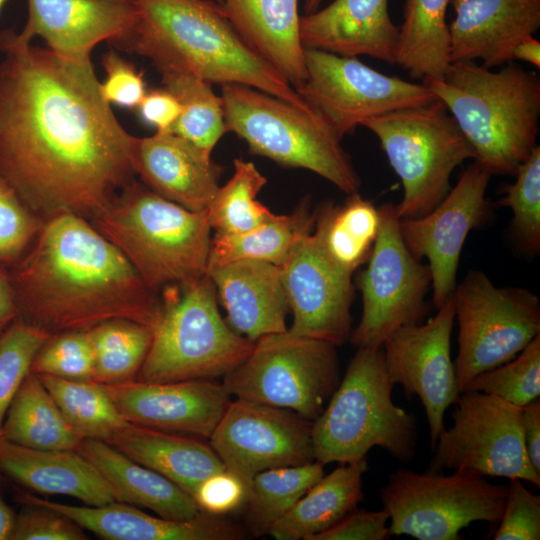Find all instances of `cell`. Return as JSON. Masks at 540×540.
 <instances>
[{
  "mask_svg": "<svg viewBox=\"0 0 540 540\" xmlns=\"http://www.w3.org/2000/svg\"><path fill=\"white\" fill-rule=\"evenodd\" d=\"M450 61L481 60L486 68L513 61L515 46L540 28V0H451Z\"/></svg>",
  "mask_w": 540,
  "mask_h": 540,
  "instance_id": "obj_22",
  "label": "cell"
},
{
  "mask_svg": "<svg viewBox=\"0 0 540 540\" xmlns=\"http://www.w3.org/2000/svg\"><path fill=\"white\" fill-rule=\"evenodd\" d=\"M107 443L171 480L191 496L201 481L225 469L210 444L181 433L128 422Z\"/></svg>",
  "mask_w": 540,
  "mask_h": 540,
  "instance_id": "obj_30",
  "label": "cell"
},
{
  "mask_svg": "<svg viewBox=\"0 0 540 540\" xmlns=\"http://www.w3.org/2000/svg\"><path fill=\"white\" fill-rule=\"evenodd\" d=\"M516 180L504 188L498 201L512 211V235L519 247L529 254L540 251V147L537 145L518 168Z\"/></svg>",
  "mask_w": 540,
  "mask_h": 540,
  "instance_id": "obj_42",
  "label": "cell"
},
{
  "mask_svg": "<svg viewBox=\"0 0 540 540\" xmlns=\"http://www.w3.org/2000/svg\"><path fill=\"white\" fill-rule=\"evenodd\" d=\"M450 1L405 0L395 63L412 78L441 79L451 64L446 20Z\"/></svg>",
  "mask_w": 540,
  "mask_h": 540,
  "instance_id": "obj_32",
  "label": "cell"
},
{
  "mask_svg": "<svg viewBox=\"0 0 540 540\" xmlns=\"http://www.w3.org/2000/svg\"><path fill=\"white\" fill-rule=\"evenodd\" d=\"M214 1H216L217 3H219L220 0H214Z\"/></svg>",
  "mask_w": 540,
  "mask_h": 540,
  "instance_id": "obj_58",
  "label": "cell"
},
{
  "mask_svg": "<svg viewBox=\"0 0 540 540\" xmlns=\"http://www.w3.org/2000/svg\"><path fill=\"white\" fill-rule=\"evenodd\" d=\"M507 490L471 473L398 469L380 489V499L391 535L458 540L459 532L472 522L500 521Z\"/></svg>",
  "mask_w": 540,
  "mask_h": 540,
  "instance_id": "obj_11",
  "label": "cell"
},
{
  "mask_svg": "<svg viewBox=\"0 0 540 540\" xmlns=\"http://www.w3.org/2000/svg\"><path fill=\"white\" fill-rule=\"evenodd\" d=\"M221 99L226 131L251 153L312 171L348 195L358 192L361 180L342 139L315 110L240 84L222 85Z\"/></svg>",
  "mask_w": 540,
  "mask_h": 540,
  "instance_id": "obj_7",
  "label": "cell"
},
{
  "mask_svg": "<svg viewBox=\"0 0 540 540\" xmlns=\"http://www.w3.org/2000/svg\"><path fill=\"white\" fill-rule=\"evenodd\" d=\"M8 270L18 317L50 334L89 330L112 319L150 328L163 301L89 220L61 214L43 221Z\"/></svg>",
  "mask_w": 540,
  "mask_h": 540,
  "instance_id": "obj_2",
  "label": "cell"
},
{
  "mask_svg": "<svg viewBox=\"0 0 540 540\" xmlns=\"http://www.w3.org/2000/svg\"><path fill=\"white\" fill-rule=\"evenodd\" d=\"M368 469L366 457L356 462L339 464L312 485L273 524L268 535L276 540H312L328 530L356 510L363 500L362 480Z\"/></svg>",
  "mask_w": 540,
  "mask_h": 540,
  "instance_id": "obj_31",
  "label": "cell"
},
{
  "mask_svg": "<svg viewBox=\"0 0 540 540\" xmlns=\"http://www.w3.org/2000/svg\"><path fill=\"white\" fill-rule=\"evenodd\" d=\"M523 407L540 395V334L514 359L475 376L463 389Z\"/></svg>",
  "mask_w": 540,
  "mask_h": 540,
  "instance_id": "obj_41",
  "label": "cell"
},
{
  "mask_svg": "<svg viewBox=\"0 0 540 540\" xmlns=\"http://www.w3.org/2000/svg\"><path fill=\"white\" fill-rule=\"evenodd\" d=\"M378 139L403 186L399 219L429 213L450 191L454 169L474 159L472 147L439 99L364 121Z\"/></svg>",
  "mask_w": 540,
  "mask_h": 540,
  "instance_id": "obj_9",
  "label": "cell"
},
{
  "mask_svg": "<svg viewBox=\"0 0 540 540\" xmlns=\"http://www.w3.org/2000/svg\"><path fill=\"white\" fill-rule=\"evenodd\" d=\"M0 480H2V476L0 475Z\"/></svg>",
  "mask_w": 540,
  "mask_h": 540,
  "instance_id": "obj_59",
  "label": "cell"
},
{
  "mask_svg": "<svg viewBox=\"0 0 540 540\" xmlns=\"http://www.w3.org/2000/svg\"><path fill=\"white\" fill-rule=\"evenodd\" d=\"M377 239L356 284L362 294L360 322L349 336L357 348L381 347L400 327L417 324L427 313L425 296L431 288L428 264L407 248L396 206L379 207Z\"/></svg>",
  "mask_w": 540,
  "mask_h": 540,
  "instance_id": "obj_15",
  "label": "cell"
},
{
  "mask_svg": "<svg viewBox=\"0 0 540 540\" xmlns=\"http://www.w3.org/2000/svg\"><path fill=\"white\" fill-rule=\"evenodd\" d=\"M51 334L20 317L0 333V431L7 410Z\"/></svg>",
  "mask_w": 540,
  "mask_h": 540,
  "instance_id": "obj_43",
  "label": "cell"
},
{
  "mask_svg": "<svg viewBox=\"0 0 540 540\" xmlns=\"http://www.w3.org/2000/svg\"><path fill=\"white\" fill-rule=\"evenodd\" d=\"M0 472L34 492L64 495L87 506L117 501L99 472L75 450H38L0 437Z\"/></svg>",
  "mask_w": 540,
  "mask_h": 540,
  "instance_id": "obj_27",
  "label": "cell"
},
{
  "mask_svg": "<svg viewBox=\"0 0 540 540\" xmlns=\"http://www.w3.org/2000/svg\"><path fill=\"white\" fill-rule=\"evenodd\" d=\"M442 101L492 175L515 176L537 146L540 78L514 61L498 71L475 61L451 63L441 79L423 82Z\"/></svg>",
  "mask_w": 540,
  "mask_h": 540,
  "instance_id": "obj_4",
  "label": "cell"
},
{
  "mask_svg": "<svg viewBox=\"0 0 540 540\" xmlns=\"http://www.w3.org/2000/svg\"><path fill=\"white\" fill-rule=\"evenodd\" d=\"M491 175L475 161L429 213L399 219L402 238L418 259L427 258L432 303L439 309L456 287L460 255L469 232L487 218L486 190Z\"/></svg>",
  "mask_w": 540,
  "mask_h": 540,
  "instance_id": "obj_18",
  "label": "cell"
},
{
  "mask_svg": "<svg viewBox=\"0 0 540 540\" xmlns=\"http://www.w3.org/2000/svg\"><path fill=\"white\" fill-rule=\"evenodd\" d=\"M27 4V20L18 38L23 42L41 38L50 51L77 62L91 61L98 44H111L136 19L130 0H27Z\"/></svg>",
  "mask_w": 540,
  "mask_h": 540,
  "instance_id": "obj_21",
  "label": "cell"
},
{
  "mask_svg": "<svg viewBox=\"0 0 540 540\" xmlns=\"http://www.w3.org/2000/svg\"><path fill=\"white\" fill-rule=\"evenodd\" d=\"M126 421L209 438L232 401L222 383L194 379L101 384Z\"/></svg>",
  "mask_w": 540,
  "mask_h": 540,
  "instance_id": "obj_20",
  "label": "cell"
},
{
  "mask_svg": "<svg viewBox=\"0 0 540 540\" xmlns=\"http://www.w3.org/2000/svg\"><path fill=\"white\" fill-rule=\"evenodd\" d=\"M16 514L11 540H86L83 528L52 509L26 504Z\"/></svg>",
  "mask_w": 540,
  "mask_h": 540,
  "instance_id": "obj_48",
  "label": "cell"
},
{
  "mask_svg": "<svg viewBox=\"0 0 540 540\" xmlns=\"http://www.w3.org/2000/svg\"><path fill=\"white\" fill-rule=\"evenodd\" d=\"M37 376L81 439L107 442L128 423L101 384L49 375Z\"/></svg>",
  "mask_w": 540,
  "mask_h": 540,
  "instance_id": "obj_37",
  "label": "cell"
},
{
  "mask_svg": "<svg viewBox=\"0 0 540 540\" xmlns=\"http://www.w3.org/2000/svg\"><path fill=\"white\" fill-rule=\"evenodd\" d=\"M312 423L288 409L235 398L209 444L225 469L250 483L264 470L315 461Z\"/></svg>",
  "mask_w": 540,
  "mask_h": 540,
  "instance_id": "obj_16",
  "label": "cell"
},
{
  "mask_svg": "<svg viewBox=\"0 0 540 540\" xmlns=\"http://www.w3.org/2000/svg\"><path fill=\"white\" fill-rule=\"evenodd\" d=\"M379 226V208L357 192L350 194L343 205L330 201L320 205L313 232L329 260L352 277L367 262Z\"/></svg>",
  "mask_w": 540,
  "mask_h": 540,
  "instance_id": "obj_33",
  "label": "cell"
},
{
  "mask_svg": "<svg viewBox=\"0 0 540 540\" xmlns=\"http://www.w3.org/2000/svg\"><path fill=\"white\" fill-rule=\"evenodd\" d=\"M300 40L304 48L395 64L398 26L388 0H333L300 17Z\"/></svg>",
  "mask_w": 540,
  "mask_h": 540,
  "instance_id": "obj_26",
  "label": "cell"
},
{
  "mask_svg": "<svg viewBox=\"0 0 540 540\" xmlns=\"http://www.w3.org/2000/svg\"><path fill=\"white\" fill-rule=\"evenodd\" d=\"M136 109L143 122L160 132H171L181 113L178 100L164 87L147 92Z\"/></svg>",
  "mask_w": 540,
  "mask_h": 540,
  "instance_id": "obj_51",
  "label": "cell"
},
{
  "mask_svg": "<svg viewBox=\"0 0 540 540\" xmlns=\"http://www.w3.org/2000/svg\"><path fill=\"white\" fill-rule=\"evenodd\" d=\"M459 326L454 367L460 393L477 375L514 359L540 334L538 296L524 287H498L471 270L451 296Z\"/></svg>",
  "mask_w": 540,
  "mask_h": 540,
  "instance_id": "obj_12",
  "label": "cell"
},
{
  "mask_svg": "<svg viewBox=\"0 0 540 540\" xmlns=\"http://www.w3.org/2000/svg\"><path fill=\"white\" fill-rule=\"evenodd\" d=\"M102 66L106 76L99 82L102 98L110 105L137 108L147 93L143 74L113 49L103 55Z\"/></svg>",
  "mask_w": 540,
  "mask_h": 540,
  "instance_id": "obj_47",
  "label": "cell"
},
{
  "mask_svg": "<svg viewBox=\"0 0 540 540\" xmlns=\"http://www.w3.org/2000/svg\"><path fill=\"white\" fill-rule=\"evenodd\" d=\"M30 372L74 381H93L94 351L88 330L51 334L38 350Z\"/></svg>",
  "mask_w": 540,
  "mask_h": 540,
  "instance_id": "obj_44",
  "label": "cell"
},
{
  "mask_svg": "<svg viewBox=\"0 0 540 540\" xmlns=\"http://www.w3.org/2000/svg\"><path fill=\"white\" fill-rule=\"evenodd\" d=\"M382 347H361L322 413L312 423L315 460L352 463L373 447L407 462L414 456L417 420L394 404Z\"/></svg>",
  "mask_w": 540,
  "mask_h": 540,
  "instance_id": "obj_6",
  "label": "cell"
},
{
  "mask_svg": "<svg viewBox=\"0 0 540 540\" xmlns=\"http://www.w3.org/2000/svg\"><path fill=\"white\" fill-rule=\"evenodd\" d=\"M88 331L94 351L93 381L107 385L135 380L149 351L153 329L127 319H112Z\"/></svg>",
  "mask_w": 540,
  "mask_h": 540,
  "instance_id": "obj_38",
  "label": "cell"
},
{
  "mask_svg": "<svg viewBox=\"0 0 540 540\" xmlns=\"http://www.w3.org/2000/svg\"><path fill=\"white\" fill-rule=\"evenodd\" d=\"M8 270L0 266V333L18 317Z\"/></svg>",
  "mask_w": 540,
  "mask_h": 540,
  "instance_id": "obj_53",
  "label": "cell"
},
{
  "mask_svg": "<svg viewBox=\"0 0 540 540\" xmlns=\"http://www.w3.org/2000/svg\"><path fill=\"white\" fill-rule=\"evenodd\" d=\"M316 209L304 200L292 213L277 215L249 232L216 233L211 240L208 268L240 259L281 266L296 240L314 228ZM207 268V269H208Z\"/></svg>",
  "mask_w": 540,
  "mask_h": 540,
  "instance_id": "obj_35",
  "label": "cell"
},
{
  "mask_svg": "<svg viewBox=\"0 0 540 540\" xmlns=\"http://www.w3.org/2000/svg\"><path fill=\"white\" fill-rule=\"evenodd\" d=\"M507 497L494 540H539L540 496L529 491L520 479H509Z\"/></svg>",
  "mask_w": 540,
  "mask_h": 540,
  "instance_id": "obj_46",
  "label": "cell"
},
{
  "mask_svg": "<svg viewBox=\"0 0 540 540\" xmlns=\"http://www.w3.org/2000/svg\"><path fill=\"white\" fill-rule=\"evenodd\" d=\"M323 0H305V12L306 14L311 13L318 9V6Z\"/></svg>",
  "mask_w": 540,
  "mask_h": 540,
  "instance_id": "obj_56",
  "label": "cell"
},
{
  "mask_svg": "<svg viewBox=\"0 0 540 540\" xmlns=\"http://www.w3.org/2000/svg\"><path fill=\"white\" fill-rule=\"evenodd\" d=\"M134 168L150 190L195 212L207 210L220 187L211 153L172 132L137 138Z\"/></svg>",
  "mask_w": 540,
  "mask_h": 540,
  "instance_id": "obj_23",
  "label": "cell"
},
{
  "mask_svg": "<svg viewBox=\"0 0 540 540\" xmlns=\"http://www.w3.org/2000/svg\"><path fill=\"white\" fill-rule=\"evenodd\" d=\"M266 177L249 161L234 160V173L208 208L211 228L220 234H241L271 220L275 214L256 197Z\"/></svg>",
  "mask_w": 540,
  "mask_h": 540,
  "instance_id": "obj_40",
  "label": "cell"
},
{
  "mask_svg": "<svg viewBox=\"0 0 540 540\" xmlns=\"http://www.w3.org/2000/svg\"><path fill=\"white\" fill-rule=\"evenodd\" d=\"M136 19L111 43L148 58L160 73L240 84L310 108L294 87L238 33L214 0H130Z\"/></svg>",
  "mask_w": 540,
  "mask_h": 540,
  "instance_id": "obj_3",
  "label": "cell"
},
{
  "mask_svg": "<svg viewBox=\"0 0 540 540\" xmlns=\"http://www.w3.org/2000/svg\"><path fill=\"white\" fill-rule=\"evenodd\" d=\"M513 61L521 60L540 67V42L533 36L520 41L513 50Z\"/></svg>",
  "mask_w": 540,
  "mask_h": 540,
  "instance_id": "obj_54",
  "label": "cell"
},
{
  "mask_svg": "<svg viewBox=\"0 0 540 540\" xmlns=\"http://www.w3.org/2000/svg\"><path fill=\"white\" fill-rule=\"evenodd\" d=\"M0 177L43 221L91 220L136 180L137 137L101 96L93 64L0 32Z\"/></svg>",
  "mask_w": 540,
  "mask_h": 540,
  "instance_id": "obj_1",
  "label": "cell"
},
{
  "mask_svg": "<svg viewBox=\"0 0 540 540\" xmlns=\"http://www.w3.org/2000/svg\"><path fill=\"white\" fill-rule=\"evenodd\" d=\"M292 324L288 331L341 346L351 333L352 277L326 256L313 229L300 236L280 266Z\"/></svg>",
  "mask_w": 540,
  "mask_h": 540,
  "instance_id": "obj_19",
  "label": "cell"
},
{
  "mask_svg": "<svg viewBox=\"0 0 540 540\" xmlns=\"http://www.w3.org/2000/svg\"><path fill=\"white\" fill-rule=\"evenodd\" d=\"M335 345L284 332L254 342L247 358L223 377L232 397L279 407L314 421L340 382Z\"/></svg>",
  "mask_w": 540,
  "mask_h": 540,
  "instance_id": "obj_10",
  "label": "cell"
},
{
  "mask_svg": "<svg viewBox=\"0 0 540 540\" xmlns=\"http://www.w3.org/2000/svg\"><path fill=\"white\" fill-rule=\"evenodd\" d=\"M7 0H0V11L2 9V7L4 6V4L6 3Z\"/></svg>",
  "mask_w": 540,
  "mask_h": 540,
  "instance_id": "obj_57",
  "label": "cell"
},
{
  "mask_svg": "<svg viewBox=\"0 0 540 540\" xmlns=\"http://www.w3.org/2000/svg\"><path fill=\"white\" fill-rule=\"evenodd\" d=\"M78 451L103 477L118 502L176 521L193 519L201 512L188 492L103 440L83 439Z\"/></svg>",
  "mask_w": 540,
  "mask_h": 540,
  "instance_id": "obj_29",
  "label": "cell"
},
{
  "mask_svg": "<svg viewBox=\"0 0 540 540\" xmlns=\"http://www.w3.org/2000/svg\"><path fill=\"white\" fill-rule=\"evenodd\" d=\"M25 504L40 505L57 511L85 530L107 540H240L244 529L226 516L200 512L185 521L149 515L123 502L102 506H74L52 502L19 492Z\"/></svg>",
  "mask_w": 540,
  "mask_h": 540,
  "instance_id": "obj_24",
  "label": "cell"
},
{
  "mask_svg": "<svg viewBox=\"0 0 540 540\" xmlns=\"http://www.w3.org/2000/svg\"><path fill=\"white\" fill-rule=\"evenodd\" d=\"M89 221L157 294L207 275L208 209L188 210L135 180Z\"/></svg>",
  "mask_w": 540,
  "mask_h": 540,
  "instance_id": "obj_5",
  "label": "cell"
},
{
  "mask_svg": "<svg viewBox=\"0 0 540 540\" xmlns=\"http://www.w3.org/2000/svg\"><path fill=\"white\" fill-rule=\"evenodd\" d=\"M454 321V306L449 298L425 324L400 327L381 346L391 383L401 385L406 397H419L432 448L445 428L446 409L460 394L451 359Z\"/></svg>",
  "mask_w": 540,
  "mask_h": 540,
  "instance_id": "obj_17",
  "label": "cell"
},
{
  "mask_svg": "<svg viewBox=\"0 0 540 540\" xmlns=\"http://www.w3.org/2000/svg\"><path fill=\"white\" fill-rule=\"evenodd\" d=\"M324 464L313 461L303 465L264 470L249 483L243 505L247 530L263 536L324 475Z\"/></svg>",
  "mask_w": 540,
  "mask_h": 540,
  "instance_id": "obj_36",
  "label": "cell"
},
{
  "mask_svg": "<svg viewBox=\"0 0 540 540\" xmlns=\"http://www.w3.org/2000/svg\"><path fill=\"white\" fill-rule=\"evenodd\" d=\"M43 220L0 177V266L15 264L36 239Z\"/></svg>",
  "mask_w": 540,
  "mask_h": 540,
  "instance_id": "obj_45",
  "label": "cell"
},
{
  "mask_svg": "<svg viewBox=\"0 0 540 540\" xmlns=\"http://www.w3.org/2000/svg\"><path fill=\"white\" fill-rule=\"evenodd\" d=\"M207 275L235 332L255 342L288 329L290 310L280 266L240 259L209 267Z\"/></svg>",
  "mask_w": 540,
  "mask_h": 540,
  "instance_id": "obj_25",
  "label": "cell"
},
{
  "mask_svg": "<svg viewBox=\"0 0 540 540\" xmlns=\"http://www.w3.org/2000/svg\"><path fill=\"white\" fill-rule=\"evenodd\" d=\"M0 437L38 450L78 451L82 440L36 374L29 373L5 415Z\"/></svg>",
  "mask_w": 540,
  "mask_h": 540,
  "instance_id": "obj_34",
  "label": "cell"
},
{
  "mask_svg": "<svg viewBox=\"0 0 540 540\" xmlns=\"http://www.w3.org/2000/svg\"><path fill=\"white\" fill-rule=\"evenodd\" d=\"M386 510L352 511L312 540H386L390 533Z\"/></svg>",
  "mask_w": 540,
  "mask_h": 540,
  "instance_id": "obj_50",
  "label": "cell"
},
{
  "mask_svg": "<svg viewBox=\"0 0 540 540\" xmlns=\"http://www.w3.org/2000/svg\"><path fill=\"white\" fill-rule=\"evenodd\" d=\"M304 63L296 92L341 139L369 118L437 100L426 84L383 74L356 56L304 48Z\"/></svg>",
  "mask_w": 540,
  "mask_h": 540,
  "instance_id": "obj_14",
  "label": "cell"
},
{
  "mask_svg": "<svg viewBox=\"0 0 540 540\" xmlns=\"http://www.w3.org/2000/svg\"><path fill=\"white\" fill-rule=\"evenodd\" d=\"M453 404V424L438 436L429 470L517 478L540 486V473L524 445L522 407L477 391L461 392Z\"/></svg>",
  "mask_w": 540,
  "mask_h": 540,
  "instance_id": "obj_13",
  "label": "cell"
},
{
  "mask_svg": "<svg viewBox=\"0 0 540 540\" xmlns=\"http://www.w3.org/2000/svg\"><path fill=\"white\" fill-rule=\"evenodd\" d=\"M178 289L177 295L163 301L138 381L165 383L224 377L253 349L254 342L235 332L222 318L208 275Z\"/></svg>",
  "mask_w": 540,
  "mask_h": 540,
  "instance_id": "obj_8",
  "label": "cell"
},
{
  "mask_svg": "<svg viewBox=\"0 0 540 540\" xmlns=\"http://www.w3.org/2000/svg\"><path fill=\"white\" fill-rule=\"evenodd\" d=\"M522 428L525 449L533 468L540 473V401L522 407Z\"/></svg>",
  "mask_w": 540,
  "mask_h": 540,
  "instance_id": "obj_52",
  "label": "cell"
},
{
  "mask_svg": "<svg viewBox=\"0 0 540 540\" xmlns=\"http://www.w3.org/2000/svg\"><path fill=\"white\" fill-rule=\"evenodd\" d=\"M162 84L178 100L181 113L171 132L212 153L226 133L221 96L212 84L192 74L162 72Z\"/></svg>",
  "mask_w": 540,
  "mask_h": 540,
  "instance_id": "obj_39",
  "label": "cell"
},
{
  "mask_svg": "<svg viewBox=\"0 0 540 540\" xmlns=\"http://www.w3.org/2000/svg\"><path fill=\"white\" fill-rule=\"evenodd\" d=\"M16 514L0 495V540H11Z\"/></svg>",
  "mask_w": 540,
  "mask_h": 540,
  "instance_id": "obj_55",
  "label": "cell"
},
{
  "mask_svg": "<svg viewBox=\"0 0 540 540\" xmlns=\"http://www.w3.org/2000/svg\"><path fill=\"white\" fill-rule=\"evenodd\" d=\"M243 39L294 89L305 80L298 0H220Z\"/></svg>",
  "mask_w": 540,
  "mask_h": 540,
  "instance_id": "obj_28",
  "label": "cell"
},
{
  "mask_svg": "<svg viewBox=\"0 0 540 540\" xmlns=\"http://www.w3.org/2000/svg\"><path fill=\"white\" fill-rule=\"evenodd\" d=\"M248 488L242 477L224 469L201 481L192 497L201 512L226 516L243 507Z\"/></svg>",
  "mask_w": 540,
  "mask_h": 540,
  "instance_id": "obj_49",
  "label": "cell"
}]
</instances>
